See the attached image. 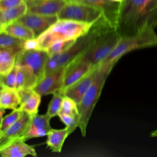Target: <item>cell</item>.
Here are the masks:
<instances>
[{
    "label": "cell",
    "instance_id": "1",
    "mask_svg": "<svg viewBox=\"0 0 157 157\" xmlns=\"http://www.w3.org/2000/svg\"><path fill=\"white\" fill-rule=\"evenodd\" d=\"M157 27V0H123L120 4L117 29L121 36Z\"/></svg>",
    "mask_w": 157,
    "mask_h": 157
},
{
    "label": "cell",
    "instance_id": "2",
    "mask_svg": "<svg viewBox=\"0 0 157 157\" xmlns=\"http://www.w3.org/2000/svg\"><path fill=\"white\" fill-rule=\"evenodd\" d=\"M94 23L58 19L37 37L39 49L46 50L52 44L60 40H76L87 33Z\"/></svg>",
    "mask_w": 157,
    "mask_h": 157
},
{
    "label": "cell",
    "instance_id": "3",
    "mask_svg": "<svg viewBox=\"0 0 157 157\" xmlns=\"http://www.w3.org/2000/svg\"><path fill=\"white\" fill-rule=\"evenodd\" d=\"M113 67V66L100 64L97 74L92 84L83 96L80 102L77 104L79 114L78 128L83 137L86 136L87 126L92 112L101 94L106 79Z\"/></svg>",
    "mask_w": 157,
    "mask_h": 157
},
{
    "label": "cell",
    "instance_id": "4",
    "mask_svg": "<svg viewBox=\"0 0 157 157\" xmlns=\"http://www.w3.org/2000/svg\"><path fill=\"white\" fill-rule=\"evenodd\" d=\"M155 46H157V34L155 28H147L134 34L121 36L113 51L101 64L115 66L123 55L130 52Z\"/></svg>",
    "mask_w": 157,
    "mask_h": 157
},
{
    "label": "cell",
    "instance_id": "5",
    "mask_svg": "<svg viewBox=\"0 0 157 157\" xmlns=\"http://www.w3.org/2000/svg\"><path fill=\"white\" fill-rule=\"evenodd\" d=\"M121 37L117 29L107 26L97 36L86 52L79 58L91 66H98L113 51Z\"/></svg>",
    "mask_w": 157,
    "mask_h": 157
},
{
    "label": "cell",
    "instance_id": "6",
    "mask_svg": "<svg viewBox=\"0 0 157 157\" xmlns=\"http://www.w3.org/2000/svg\"><path fill=\"white\" fill-rule=\"evenodd\" d=\"M107 26H111L104 18L101 20L94 23L87 33L77 38L66 51L56 54L59 68L66 67L71 62L84 54L93 44L97 36Z\"/></svg>",
    "mask_w": 157,
    "mask_h": 157
},
{
    "label": "cell",
    "instance_id": "7",
    "mask_svg": "<svg viewBox=\"0 0 157 157\" xmlns=\"http://www.w3.org/2000/svg\"><path fill=\"white\" fill-rule=\"evenodd\" d=\"M57 17L58 19L71 20L88 23H96L104 18L103 12L100 9L75 2H67Z\"/></svg>",
    "mask_w": 157,
    "mask_h": 157
},
{
    "label": "cell",
    "instance_id": "8",
    "mask_svg": "<svg viewBox=\"0 0 157 157\" xmlns=\"http://www.w3.org/2000/svg\"><path fill=\"white\" fill-rule=\"evenodd\" d=\"M48 55V53L44 50H23L17 55L15 64L28 68L37 77L39 81L45 75Z\"/></svg>",
    "mask_w": 157,
    "mask_h": 157
},
{
    "label": "cell",
    "instance_id": "9",
    "mask_svg": "<svg viewBox=\"0 0 157 157\" xmlns=\"http://www.w3.org/2000/svg\"><path fill=\"white\" fill-rule=\"evenodd\" d=\"M32 116L23 112L20 118L0 136V151L12 143L21 139L28 129Z\"/></svg>",
    "mask_w": 157,
    "mask_h": 157
},
{
    "label": "cell",
    "instance_id": "10",
    "mask_svg": "<svg viewBox=\"0 0 157 157\" xmlns=\"http://www.w3.org/2000/svg\"><path fill=\"white\" fill-rule=\"evenodd\" d=\"M64 71L65 67L60 68L53 72L45 74L39 81L34 90L41 96L53 94L56 92L62 91Z\"/></svg>",
    "mask_w": 157,
    "mask_h": 157
},
{
    "label": "cell",
    "instance_id": "11",
    "mask_svg": "<svg viewBox=\"0 0 157 157\" xmlns=\"http://www.w3.org/2000/svg\"><path fill=\"white\" fill-rule=\"evenodd\" d=\"M58 20L57 15L45 16L27 12L17 21L29 28L34 33L35 37L37 38Z\"/></svg>",
    "mask_w": 157,
    "mask_h": 157
},
{
    "label": "cell",
    "instance_id": "12",
    "mask_svg": "<svg viewBox=\"0 0 157 157\" xmlns=\"http://www.w3.org/2000/svg\"><path fill=\"white\" fill-rule=\"evenodd\" d=\"M68 2H75L94 6L100 9L107 23L113 28L117 29L118 17L120 3L110 0H66Z\"/></svg>",
    "mask_w": 157,
    "mask_h": 157
},
{
    "label": "cell",
    "instance_id": "13",
    "mask_svg": "<svg viewBox=\"0 0 157 157\" xmlns=\"http://www.w3.org/2000/svg\"><path fill=\"white\" fill-rule=\"evenodd\" d=\"M99 65L100 64L93 67L81 78L67 87L64 91V96L69 97L77 104H78L92 84L97 74Z\"/></svg>",
    "mask_w": 157,
    "mask_h": 157
},
{
    "label": "cell",
    "instance_id": "14",
    "mask_svg": "<svg viewBox=\"0 0 157 157\" xmlns=\"http://www.w3.org/2000/svg\"><path fill=\"white\" fill-rule=\"evenodd\" d=\"M28 12L45 16L57 15L66 4V0H29Z\"/></svg>",
    "mask_w": 157,
    "mask_h": 157
},
{
    "label": "cell",
    "instance_id": "15",
    "mask_svg": "<svg viewBox=\"0 0 157 157\" xmlns=\"http://www.w3.org/2000/svg\"><path fill=\"white\" fill-rule=\"evenodd\" d=\"M93 67L94 66H91L90 64L83 61L80 58L71 62L65 67L62 91L64 92L67 87L81 78Z\"/></svg>",
    "mask_w": 157,
    "mask_h": 157
},
{
    "label": "cell",
    "instance_id": "16",
    "mask_svg": "<svg viewBox=\"0 0 157 157\" xmlns=\"http://www.w3.org/2000/svg\"><path fill=\"white\" fill-rule=\"evenodd\" d=\"M50 120L51 118L47 113L42 115L37 113L33 116L28 129L21 137V139L26 142L32 138L47 136L52 129Z\"/></svg>",
    "mask_w": 157,
    "mask_h": 157
},
{
    "label": "cell",
    "instance_id": "17",
    "mask_svg": "<svg viewBox=\"0 0 157 157\" xmlns=\"http://www.w3.org/2000/svg\"><path fill=\"white\" fill-rule=\"evenodd\" d=\"M28 155L36 156L37 152L33 147L21 139L12 143L0 151L2 157H25Z\"/></svg>",
    "mask_w": 157,
    "mask_h": 157
},
{
    "label": "cell",
    "instance_id": "18",
    "mask_svg": "<svg viewBox=\"0 0 157 157\" xmlns=\"http://www.w3.org/2000/svg\"><path fill=\"white\" fill-rule=\"evenodd\" d=\"M16 66H17L15 83L16 90L24 88L34 89L39 82L37 77L26 67Z\"/></svg>",
    "mask_w": 157,
    "mask_h": 157
},
{
    "label": "cell",
    "instance_id": "19",
    "mask_svg": "<svg viewBox=\"0 0 157 157\" xmlns=\"http://www.w3.org/2000/svg\"><path fill=\"white\" fill-rule=\"evenodd\" d=\"M69 135V131L66 127L59 129L52 128L47 135L46 144L53 152L60 153L63 144Z\"/></svg>",
    "mask_w": 157,
    "mask_h": 157
},
{
    "label": "cell",
    "instance_id": "20",
    "mask_svg": "<svg viewBox=\"0 0 157 157\" xmlns=\"http://www.w3.org/2000/svg\"><path fill=\"white\" fill-rule=\"evenodd\" d=\"M20 99L17 90L2 87L0 92V107L14 110L19 107Z\"/></svg>",
    "mask_w": 157,
    "mask_h": 157
},
{
    "label": "cell",
    "instance_id": "21",
    "mask_svg": "<svg viewBox=\"0 0 157 157\" xmlns=\"http://www.w3.org/2000/svg\"><path fill=\"white\" fill-rule=\"evenodd\" d=\"M28 12L26 2L15 7L0 11L2 28L10 23L17 21Z\"/></svg>",
    "mask_w": 157,
    "mask_h": 157
},
{
    "label": "cell",
    "instance_id": "22",
    "mask_svg": "<svg viewBox=\"0 0 157 157\" xmlns=\"http://www.w3.org/2000/svg\"><path fill=\"white\" fill-rule=\"evenodd\" d=\"M1 32L24 40L31 38H36L34 33L29 28L18 21L13 22L3 27Z\"/></svg>",
    "mask_w": 157,
    "mask_h": 157
},
{
    "label": "cell",
    "instance_id": "23",
    "mask_svg": "<svg viewBox=\"0 0 157 157\" xmlns=\"http://www.w3.org/2000/svg\"><path fill=\"white\" fill-rule=\"evenodd\" d=\"M18 54L11 50L0 47V75L9 73L15 66Z\"/></svg>",
    "mask_w": 157,
    "mask_h": 157
},
{
    "label": "cell",
    "instance_id": "24",
    "mask_svg": "<svg viewBox=\"0 0 157 157\" xmlns=\"http://www.w3.org/2000/svg\"><path fill=\"white\" fill-rule=\"evenodd\" d=\"M24 40L17 38L4 32L0 33V47L19 53L23 50Z\"/></svg>",
    "mask_w": 157,
    "mask_h": 157
},
{
    "label": "cell",
    "instance_id": "25",
    "mask_svg": "<svg viewBox=\"0 0 157 157\" xmlns=\"http://www.w3.org/2000/svg\"><path fill=\"white\" fill-rule=\"evenodd\" d=\"M41 96L35 90L33 95L23 104L20 105L18 109L32 117L38 112V108L40 104Z\"/></svg>",
    "mask_w": 157,
    "mask_h": 157
},
{
    "label": "cell",
    "instance_id": "26",
    "mask_svg": "<svg viewBox=\"0 0 157 157\" xmlns=\"http://www.w3.org/2000/svg\"><path fill=\"white\" fill-rule=\"evenodd\" d=\"M64 94L62 91H59L53 94V97L49 102L47 114L50 118L58 116L61 107L63 99L64 98Z\"/></svg>",
    "mask_w": 157,
    "mask_h": 157
},
{
    "label": "cell",
    "instance_id": "27",
    "mask_svg": "<svg viewBox=\"0 0 157 157\" xmlns=\"http://www.w3.org/2000/svg\"><path fill=\"white\" fill-rule=\"evenodd\" d=\"M22 111L20 110L18 108L12 110V111L2 117V120L0 121V133L1 134L5 131L7 129L13 125L18 119L20 118Z\"/></svg>",
    "mask_w": 157,
    "mask_h": 157
},
{
    "label": "cell",
    "instance_id": "28",
    "mask_svg": "<svg viewBox=\"0 0 157 157\" xmlns=\"http://www.w3.org/2000/svg\"><path fill=\"white\" fill-rule=\"evenodd\" d=\"M58 116L67 128L69 135L72 134L77 128H78L79 115H71L66 113H59Z\"/></svg>",
    "mask_w": 157,
    "mask_h": 157
},
{
    "label": "cell",
    "instance_id": "29",
    "mask_svg": "<svg viewBox=\"0 0 157 157\" xmlns=\"http://www.w3.org/2000/svg\"><path fill=\"white\" fill-rule=\"evenodd\" d=\"M75 40L56 41L49 46L45 51L48 55H55L63 53L73 44Z\"/></svg>",
    "mask_w": 157,
    "mask_h": 157
},
{
    "label": "cell",
    "instance_id": "30",
    "mask_svg": "<svg viewBox=\"0 0 157 157\" xmlns=\"http://www.w3.org/2000/svg\"><path fill=\"white\" fill-rule=\"evenodd\" d=\"M59 113H66L71 115H79L77 104L72 99L64 96L63 99L61 110Z\"/></svg>",
    "mask_w": 157,
    "mask_h": 157
},
{
    "label": "cell",
    "instance_id": "31",
    "mask_svg": "<svg viewBox=\"0 0 157 157\" xmlns=\"http://www.w3.org/2000/svg\"><path fill=\"white\" fill-rule=\"evenodd\" d=\"M17 71V66L15 65L9 73L0 75V83L2 87L15 88Z\"/></svg>",
    "mask_w": 157,
    "mask_h": 157
},
{
    "label": "cell",
    "instance_id": "32",
    "mask_svg": "<svg viewBox=\"0 0 157 157\" xmlns=\"http://www.w3.org/2000/svg\"><path fill=\"white\" fill-rule=\"evenodd\" d=\"M56 54L49 55L45 69V75L53 72L59 69Z\"/></svg>",
    "mask_w": 157,
    "mask_h": 157
},
{
    "label": "cell",
    "instance_id": "33",
    "mask_svg": "<svg viewBox=\"0 0 157 157\" xmlns=\"http://www.w3.org/2000/svg\"><path fill=\"white\" fill-rule=\"evenodd\" d=\"M24 2V0H0V11L17 7Z\"/></svg>",
    "mask_w": 157,
    "mask_h": 157
},
{
    "label": "cell",
    "instance_id": "34",
    "mask_svg": "<svg viewBox=\"0 0 157 157\" xmlns=\"http://www.w3.org/2000/svg\"><path fill=\"white\" fill-rule=\"evenodd\" d=\"M18 93L20 97V105L25 103L34 93V90L32 88H21L19 90H17Z\"/></svg>",
    "mask_w": 157,
    "mask_h": 157
},
{
    "label": "cell",
    "instance_id": "35",
    "mask_svg": "<svg viewBox=\"0 0 157 157\" xmlns=\"http://www.w3.org/2000/svg\"><path fill=\"white\" fill-rule=\"evenodd\" d=\"M39 49V42L37 38H31L24 40L23 44V50H33Z\"/></svg>",
    "mask_w": 157,
    "mask_h": 157
},
{
    "label": "cell",
    "instance_id": "36",
    "mask_svg": "<svg viewBox=\"0 0 157 157\" xmlns=\"http://www.w3.org/2000/svg\"><path fill=\"white\" fill-rule=\"evenodd\" d=\"M4 113H5V109L2 108V107H0V121H1V120H2L3 114H4Z\"/></svg>",
    "mask_w": 157,
    "mask_h": 157
},
{
    "label": "cell",
    "instance_id": "37",
    "mask_svg": "<svg viewBox=\"0 0 157 157\" xmlns=\"http://www.w3.org/2000/svg\"><path fill=\"white\" fill-rule=\"evenodd\" d=\"M150 136H151V137H157V129H156V130H155V131L151 132V133H150Z\"/></svg>",
    "mask_w": 157,
    "mask_h": 157
},
{
    "label": "cell",
    "instance_id": "38",
    "mask_svg": "<svg viewBox=\"0 0 157 157\" xmlns=\"http://www.w3.org/2000/svg\"><path fill=\"white\" fill-rule=\"evenodd\" d=\"M110 1H113V2H117V3H120V4H121V3L123 2V0H110Z\"/></svg>",
    "mask_w": 157,
    "mask_h": 157
},
{
    "label": "cell",
    "instance_id": "39",
    "mask_svg": "<svg viewBox=\"0 0 157 157\" xmlns=\"http://www.w3.org/2000/svg\"><path fill=\"white\" fill-rule=\"evenodd\" d=\"M2 31V23H1V15H0V33Z\"/></svg>",
    "mask_w": 157,
    "mask_h": 157
},
{
    "label": "cell",
    "instance_id": "40",
    "mask_svg": "<svg viewBox=\"0 0 157 157\" xmlns=\"http://www.w3.org/2000/svg\"><path fill=\"white\" fill-rule=\"evenodd\" d=\"M2 86H1V83H0V90H1V89H2Z\"/></svg>",
    "mask_w": 157,
    "mask_h": 157
},
{
    "label": "cell",
    "instance_id": "41",
    "mask_svg": "<svg viewBox=\"0 0 157 157\" xmlns=\"http://www.w3.org/2000/svg\"><path fill=\"white\" fill-rule=\"evenodd\" d=\"M25 1H29V0H24Z\"/></svg>",
    "mask_w": 157,
    "mask_h": 157
},
{
    "label": "cell",
    "instance_id": "42",
    "mask_svg": "<svg viewBox=\"0 0 157 157\" xmlns=\"http://www.w3.org/2000/svg\"><path fill=\"white\" fill-rule=\"evenodd\" d=\"M0 136H1V133H0Z\"/></svg>",
    "mask_w": 157,
    "mask_h": 157
},
{
    "label": "cell",
    "instance_id": "43",
    "mask_svg": "<svg viewBox=\"0 0 157 157\" xmlns=\"http://www.w3.org/2000/svg\"><path fill=\"white\" fill-rule=\"evenodd\" d=\"M0 92H1V90H0Z\"/></svg>",
    "mask_w": 157,
    "mask_h": 157
}]
</instances>
